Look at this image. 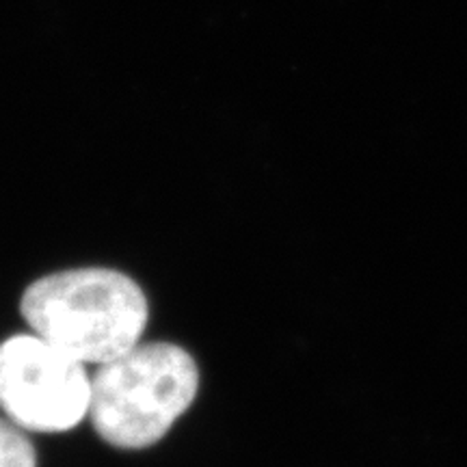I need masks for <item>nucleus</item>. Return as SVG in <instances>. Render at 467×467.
Listing matches in <instances>:
<instances>
[{
    "mask_svg": "<svg viewBox=\"0 0 467 467\" xmlns=\"http://www.w3.org/2000/svg\"><path fill=\"white\" fill-rule=\"evenodd\" d=\"M35 336L80 364H104L137 347L148 325V299L124 273L76 268L31 284L20 303Z\"/></svg>",
    "mask_w": 467,
    "mask_h": 467,
    "instance_id": "nucleus-1",
    "label": "nucleus"
},
{
    "mask_svg": "<svg viewBox=\"0 0 467 467\" xmlns=\"http://www.w3.org/2000/svg\"><path fill=\"white\" fill-rule=\"evenodd\" d=\"M33 443L20 433V426L0 420V467H35Z\"/></svg>",
    "mask_w": 467,
    "mask_h": 467,
    "instance_id": "nucleus-4",
    "label": "nucleus"
},
{
    "mask_svg": "<svg viewBox=\"0 0 467 467\" xmlns=\"http://www.w3.org/2000/svg\"><path fill=\"white\" fill-rule=\"evenodd\" d=\"M197 388L200 372L184 348L137 344L98 366L91 379V424L110 446L148 448L191 407Z\"/></svg>",
    "mask_w": 467,
    "mask_h": 467,
    "instance_id": "nucleus-2",
    "label": "nucleus"
},
{
    "mask_svg": "<svg viewBox=\"0 0 467 467\" xmlns=\"http://www.w3.org/2000/svg\"><path fill=\"white\" fill-rule=\"evenodd\" d=\"M91 379L85 364L39 336L0 344V409L33 433H63L89 416Z\"/></svg>",
    "mask_w": 467,
    "mask_h": 467,
    "instance_id": "nucleus-3",
    "label": "nucleus"
}]
</instances>
